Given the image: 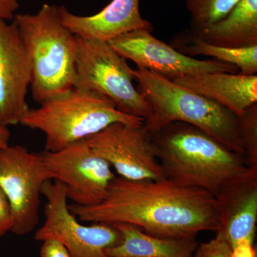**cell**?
<instances>
[{
  "mask_svg": "<svg viewBox=\"0 0 257 257\" xmlns=\"http://www.w3.org/2000/svg\"><path fill=\"white\" fill-rule=\"evenodd\" d=\"M30 60L14 20L0 18V121L20 124L29 110L26 98L31 84Z\"/></svg>",
  "mask_w": 257,
  "mask_h": 257,
  "instance_id": "12",
  "label": "cell"
},
{
  "mask_svg": "<svg viewBox=\"0 0 257 257\" xmlns=\"http://www.w3.org/2000/svg\"><path fill=\"white\" fill-rule=\"evenodd\" d=\"M241 0H185L192 31L224 18Z\"/></svg>",
  "mask_w": 257,
  "mask_h": 257,
  "instance_id": "19",
  "label": "cell"
},
{
  "mask_svg": "<svg viewBox=\"0 0 257 257\" xmlns=\"http://www.w3.org/2000/svg\"><path fill=\"white\" fill-rule=\"evenodd\" d=\"M166 178L211 194L217 202L257 178L244 157L192 125L175 121L151 135Z\"/></svg>",
  "mask_w": 257,
  "mask_h": 257,
  "instance_id": "2",
  "label": "cell"
},
{
  "mask_svg": "<svg viewBox=\"0 0 257 257\" xmlns=\"http://www.w3.org/2000/svg\"><path fill=\"white\" fill-rule=\"evenodd\" d=\"M69 208L82 222L133 224L161 238L195 239L199 232L217 231L221 226L215 198L169 179L134 181L115 177L99 204H72Z\"/></svg>",
  "mask_w": 257,
  "mask_h": 257,
  "instance_id": "1",
  "label": "cell"
},
{
  "mask_svg": "<svg viewBox=\"0 0 257 257\" xmlns=\"http://www.w3.org/2000/svg\"><path fill=\"white\" fill-rule=\"evenodd\" d=\"M182 53L189 57L208 56L219 62L231 64L243 75L257 73V45L239 48L217 46L203 41L192 34L188 46L182 47Z\"/></svg>",
  "mask_w": 257,
  "mask_h": 257,
  "instance_id": "18",
  "label": "cell"
},
{
  "mask_svg": "<svg viewBox=\"0 0 257 257\" xmlns=\"http://www.w3.org/2000/svg\"><path fill=\"white\" fill-rule=\"evenodd\" d=\"M13 20L30 60L33 99L40 104L74 87L77 37L61 23L58 7L45 4L36 14Z\"/></svg>",
  "mask_w": 257,
  "mask_h": 257,
  "instance_id": "4",
  "label": "cell"
},
{
  "mask_svg": "<svg viewBox=\"0 0 257 257\" xmlns=\"http://www.w3.org/2000/svg\"><path fill=\"white\" fill-rule=\"evenodd\" d=\"M86 141L96 155L109 164L118 177L134 181L167 179L151 135L144 124L114 123Z\"/></svg>",
  "mask_w": 257,
  "mask_h": 257,
  "instance_id": "10",
  "label": "cell"
},
{
  "mask_svg": "<svg viewBox=\"0 0 257 257\" xmlns=\"http://www.w3.org/2000/svg\"><path fill=\"white\" fill-rule=\"evenodd\" d=\"M231 257H256V251L253 245H239L232 248Z\"/></svg>",
  "mask_w": 257,
  "mask_h": 257,
  "instance_id": "25",
  "label": "cell"
},
{
  "mask_svg": "<svg viewBox=\"0 0 257 257\" xmlns=\"http://www.w3.org/2000/svg\"><path fill=\"white\" fill-rule=\"evenodd\" d=\"M231 253L232 248L229 243L217 232L214 239L197 246L194 257H231Z\"/></svg>",
  "mask_w": 257,
  "mask_h": 257,
  "instance_id": "21",
  "label": "cell"
},
{
  "mask_svg": "<svg viewBox=\"0 0 257 257\" xmlns=\"http://www.w3.org/2000/svg\"><path fill=\"white\" fill-rule=\"evenodd\" d=\"M144 121L118 110L109 98L74 87L37 109L30 108L20 124L45 134V151L55 152L87 140L114 123L141 126Z\"/></svg>",
  "mask_w": 257,
  "mask_h": 257,
  "instance_id": "5",
  "label": "cell"
},
{
  "mask_svg": "<svg viewBox=\"0 0 257 257\" xmlns=\"http://www.w3.org/2000/svg\"><path fill=\"white\" fill-rule=\"evenodd\" d=\"M13 226V215L9 202L0 189V239L12 231Z\"/></svg>",
  "mask_w": 257,
  "mask_h": 257,
  "instance_id": "22",
  "label": "cell"
},
{
  "mask_svg": "<svg viewBox=\"0 0 257 257\" xmlns=\"http://www.w3.org/2000/svg\"><path fill=\"white\" fill-rule=\"evenodd\" d=\"M220 233L231 248L253 245L257 222V178L243 184L217 202Z\"/></svg>",
  "mask_w": 257,
  "mask_h": 257,
  "instance_id": "15",
  "label": "cell"
},
{
  "mask_svg": "<svg viewBox=\"0 0 257 257\" xmlns=\"http://www.w3.org/2000/svg\"><path fill=\"white\" fill-rule=\"evenodd\" d=\"M46 199L45 221L35 234L37 241L58 240L68 250L71 257H109L106 248L121 241L119 230L111 224L92 223L83 224L69 210L63 184L47 181L42 188Z\"/></svg>",
  "mask_w": 257,
  "mask_h": 257,
  "instance_id": "7",
  "label": "cell"
},
{
  "mask_svg": "<svg viewBox=\"0 0 257 257\" xmlns=\"http://www.w3.org/2000/svg\"><path fill=\"white\" fill-rule=\"evenodd\" d=\"M20 8L18 0H0V18L13 20L15 13Z\"/></svg>",
  "mask_w": 257,
  "mask_h": 257,
  "instance_id": "24",
  "label": "cell"
},
{
  "mask_svg": "<svg viewBox=\"0 0 257 257\" xmlns=\"http://www.w3.org/2000/svg\"><path fill=\"white\" fill-rule=\"evenodd\" d=\"M138 90L150 106L144 126L150 135L175 121L192 125L231 151L244 157L232 111L163 76L140 68L134 70Z\"/></svg>",
  "mask_w": 257,
  "mask_h": 257,
  "instance_id": "3",
  "label": "cell"
},
{
  "mask_svg": "<svg viewBox=\"0 0 257 257\" xmlns=\"http://www.w3.org/2000/svg\"><path fill=\"white\" fill-rule=\"evenodd\" d=\"M58 16L61 23L76 36L104 42L134 30H153L152 24L140 13V0H112L91 16L75 15L61 6Z\"/></svg>",
  "mask_w": 257,
  "mask_h": 257,
  "instance_id": "13",
  "label": "cell"
},
{
  "mask_svg": "<svg viewBox=\"0 0 257 257\" xmlns=\"http://www.w3.org/2000/svg\"><path fill=\"white\" fill-rule=\"evenodd\" d=\"M121 234V241L106 248L109 257H194L195 239L161 238L147 234L130 224H113Z\"/></svg>",
  "mask_w": 257,
  "mask_h": 257,
  "instance_id": "16",
  "label": "cell"
},
{
  "mask_svg": "<svg viewBox=\"0 0 257 257\" xmlns=\"http://www.w3.org/2000/svg\"><path fill=\"white\" fill-rule=\"evenodd\" d=\"M42 155L52 180L63 184L67 199L77 205L99 204L116 177L109 164L93 151L86 140Z\"/></svg>",
  "mask_w": 257,
  "mask_h": 257,
  "instance_id": "9",
  "label": "cell"
},
{
  "mask_svg": "<svg viewBox=\"0 0 257 257\" xmlns=\"http://www.w3.org/2000/svg\"><path fill=\"white\" fill-rule=\"evenodd\" d=\"M151 33L145 30H134L108 42L118 54L133 61L138 67L156 72L169 79L214 72L236 74L239 71L231 64L216 60H199L184 55Z\"/></svg>",
  "mask_w": 257,
  "mask_h": 257,
  "instance_id": "11",
  "label": "cell"
},
{
  "mask_svg": "<svg viewBox=\"0 0 257 257\" xmlns=\"http://www.w3.org/2000/svg\"><path fill=\"white\" fill-rule=\"evenodd\" d=\"M171 80L215 101L237 116L257 104V74L214 72L180 76Z\"/></svg>",
  "mask_w": 257,
  "mask_h": 257,
  "instance_id": "14",
  "label": "cell"
},
{
  "mask_svg": "<svg viewBox=\"0 0 257 257\" xmlns=\"http://www.w3.org/2000/svg\"><path fill=\"white\" fill-rule=\"evenodd\" d=\"M50 180L42 152L20 145L0 150V189L11 208L12 232L24 236L38 224L42 188Z\"/></svg>",
  "mask_w": 257,
  "mask_h": 257,
  "instance_id": "8",
  "label": "cell"
},
{
  "mask_svg": "<svg viewBox=\"0 0 257 257\" xmlns=\"http://www.w3.org/2000/svg\"><path fill=\"white\" fill-rule=\"evenodd\" d=\"M77 37L74 87L109 98L124 114L147 119L150 109L134 86V69L109 42Z\"/></svg>",
  "mask_w": 257,
  "mask_h": 257,
  "instance_id": "6",
  "label": "cell"
},
{
  "mask_svg": "<svg viewBox=\"0 0 257 257\" xmlns=\"http://www.w3.org/2000/svg\"><path fill=\"white\" fill-rule=\"evenodd\" d=\"M192 34L217 46L239 48L257 45V0H241L224 18Z\"/></svg>",
  "mask_w": 257,
  "mask_h": 257,
  "instance_id": "17",
  "label": "cell"
},
{
  "mask_svg": "<svg viewBox=\"0 0 257 257\" xmlns=\"http://www.w3.org/2000/svg\"><path fill=\"white\" fill-rule=\"evenodd\" d=\"M11 133L9 130V126L3 124L0 121V150L9 146Z\"/></svg>",
  "mask_w": 257,
  "mask_h": 257,
  "instance_id": "26",
  "label": "cell"
},
{
  "mask_svg": "<svg viewBox=\"0 0 257 257\" xmlns=\"http://www.w3.org/2000/svg\"><path fill=\"white\" fill-rule=\"evenodd\" d=\"M40 248L41 257H71L68 250L58 240L48 239L42 241Z\"/></svg>",
  "mask_w": 257,
  "mask_h": 257,
  "instance_id": "23",
  "label": "cell"
},
{
  "mask_svg": "<svg viewBox=\"0 0 257 257\" xmlns=\"http://www.w3.org/2000/svg\"><path fill=\"white\" fill-rule=\"evenodd\" d=\"M238 133L248 167L257 169V104L238 116Z\"/></svg>",
  "mask_w": 257,
  "mask_h": 257,
  "instance_id": "20",
  "label": "cell"
}]
</instances>
